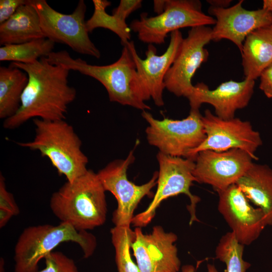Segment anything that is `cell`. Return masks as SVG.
I'll return each mask as SVG.
<instances>
[{
  "instance_id": "cell-13",
  "label": "cell",
  "mask_w": 272,
  "mask_h": 272,
  "mask_svg": "<svg viewBox=\"0 0 272 272\" xmlns=\"http://www.w3.org/2000/svg\"><path fill=\"white\" fill-rule=\"evenodd\" d=\"M253 160L249 154L238 149L201 151L195 156L193 175L196 182L209 184L216 191L222 190L235 184Z\"/></svg>"
},
{
  "instance_id": "cell-36",
  "label": "cell",
  "mask_w": 272,
  "mask_h": 272,
  "mask_svg": "<svg viewBox=\"0 0 272 272\" xmlns=\"http://www.w3.org/2000/svg\"><path fill=\"white\" fill-rule=\"evenodd\" d=\"M262 9L272 12V0L263 1Z\"/></svg>"
},
{
  "instance_id": "cell-5",
  "label": "cell",
  "mask_w": 272,
  "mask_h": 272,
  "mask_svg": "<svg viewBox=\"0 0 272 272\" xmlns=\"http://www.w3.org/2000/svg\"><path fill=\"white\" fill-rule=\"evenodd\" d=\"M67 242L78 244L85 258L91 256L96 246L94 236L87 231L77 230L67 223L27 227L14 248V272H37L40 261L59 244Z\"/></svg>"
},
{
  "instance_id": "cell-17",
  "label": "cell",
  "mask_w": 272,
  "mask_h": 272,
  "mask_svg": "<svg viewBox=\"0 0 272 272\" xmlns=\"http://www.w3.org/2000/svg\"><path fill=\"white\" fill-rule=\"evenodd\" d=\"M243 1L226 8L211 7L210 15L216 21L212 29V40L227 39L234 43L240 52L246 37L254 30L272 25V12L262 9L243 8Z\"/></svg>"
},
{
  "instance_id": "cell-27",
  "label": "cell",
  "mask_w": 272,
  "mask_h": 272,
  "mask_svg": "<svg viewBox=\"0 0 272 272\" xmlns=\"http://www.w3.org/2000/svg\"><path fill=\"white\" fill-rule=\"evenodd\" d=\"M44 259L45 267L37 272H79L74 260L61 252L52 251Z\"/></svg>"
},
{
  "instance_id": "cell-35",
  "label": "cell",
  "mask_w": 272,
  "mask_h": 272,
  "mask_svg": "<svg viewBox=\"0 0 272 272\" xmlns=\"http://www.w3.org/2000/svg\"><path fill=\"white\" fill-rule=\"evenodd\" d=\"M166 1L155 0L154 1V10L158 15L162 13L165 8Z\"/></svg>"
},
{
  "instance_id": "cell-16",
  "label": "cell",
  "mask_w": 272,
  "mask_h": 272,
  "mask_svg": "<svg viewBox=\"0 0 272 272\" xmlns=\"http://www.w3.org/2000/svg\"><path fill=\"white\" fill-rule=\"evenodd\" d=\"M183 39L179 30L172 32L170 33L169 45L163 54L158 55L156 48L150 44L144 59L138 55L133 41H129L124 45L129 50L142 84L157 106L164 105L163 97L165 88L164 78L174 62Z\"/></svg>"
},
{
  "instance_id": "cell-9",
  "label": "cell",
  "mask_w": 272,
  "mask_h": 272,
  "mask_svg": "<svg viewBox=\"0 0 272 272\" xmlns=\"http://www.w3.org/2000/svg\"><path fill=\"white\" fill-rule=\"evenodd\" d=\"M40 19L45 38L55 43L64 44L74 51L99 58L101 53L91 40L85 20L87 7L79 1L73 13L65 14L52 8L45 0H30Z\"/></svg>"
},
{
  "instance_id": "cell-11",
  "label": "cell",
  "mask_w": 272,
  "mask_h": 272,
  "mask_svg": "<svg viewBox=\"0 0 272 272\" xmlns=\"http://www.w3.org/2000/svg\"><path fill=\"white\" fill-rule=\"evenodd\" d=\"M206 135L203 142L191 151L188 159L194 161L196 154L204 150L223 152L234 149L243 150L253 160L258 158L255 152L262 144L259 132L250 122L238 118L222 119L206 109L201 117Z\"/></svg>"
},
{
  "instance_id": "cell-34",
  "label": "cell",
  "mask_w": 272,
  "mask_h": 272,
  "mask_svg": "<svg viewBox=\"0 0 272 272\" xmlns=\"http://www.w3.org/2000/svg\"><path fill=\"white\" fill-rule=\"evenodd\" d=\"M211 7L226 8L229 7L232 1L230 0H210L207 1Z\"/></svg>"
},
{
  "instance_id": "cell-26",
  "label": "cell",
  "mask_w": 272,
  "mask_h": 272,
  "mask_svg": "<svg viewBox=\"0 0 272 272\" xmlns=\"http://www.w3.org/2000/svg\"><path fill=\"white\" fill-rule=\"evenodd\" d=\"M244 248L232 232H227L216 247V257L226 264L227 272H246L250 264L243 258Z\"/></svg>"
},
{
  "instance_id": "cell-29",
  "label": "cell",
  "mask_w": 272,
  "mask_h": 272,
  "mask_svg": "<svg viewBox=\"0 0 272 272\" xmlns=\"http://www.w3.org/2000/svg\"><path fill=\"white\" fill-rule=\"evenodd\" d=\"M142 2L141 0H121L118 7L113 10L112 14L126 22L129 15L142 7Z\"/></svg>"
},
{
  "instance_id": "cell-3",
  "label": "cell",
  "mask_w": 272,
  "mask_h": 272,
  "mask_svg": "<svg viewBox=\"0 0 272 272\" xmlns=\"http://www.w3.org/2000/svg\"><path fill=\"white\" fill-rule=\"evenodd\" d=\"M105 191L97 173L88 170L53 192L50 207L61 222L69 223L79 231L92 230L106 221Z\"/></svg>"
},
{
  "instance_id": "cell-15",
  "label": "cell",
  "mask_w": 272,
  "mask_h": 272,
  "mask_svg": "<svg viewBox=\"0 0 272 272\" xmlns=\"http://www.w3.org/2000/svg\"><path fill=\"white\" fill-rule=\"evenodd\" d=\"M131 244L140 272H178L181 265L175 243L177 235L167 232L160 226H154L151 233L145 234L136 227Z\"/></svg>"
},
{
  "instance_id": "cell-31",
  "label": "cell",
  "mask_w": 272,
  "mask_h": 272,
  "mask_svg": "<svg viewBox=\"0 0 272 272\" xmlns=\"http://www.w3.org/2000/svg\"><path fill=\"white\" fill-rule=\"evenodd\" d=\"M259 89L268 98H272V63L260 75Z\"/></svg>"
},
{
  "instance_id": "cell-19",
  "label": "cell",
  "mask_w": 272,
  "mask_h": 272,
  "mask_svg": "<svg viewBox=\"0 0 272 272\" xmlns=\"http://www.w3.org/2000/svg\"><path fill=\"white\" fill-rule=\"evenodd\" d=\"M235 184L249 201L263 212L267 226H271L272 168L266 164L252 162Z\"/></svg>"
},
{
  "instance_id": "cell-28",
  "label": "cell",
  "mask_w": 272,
  "mask_h": 272,
  "mask_svg": "<svg viewBox=\"0 0 272 272\" xmlns=\"http://www.w3.org/2000/svg\"><path fill=\"white\" fill-rule=\"evenodd\" d=\"M0 208L11 212L14 216L20 213V209L13 194L6 188L5 179L0 174Z\"/></svg>"
},
{
  "instance_id": "cell-33",
  "label": "cell",
  "mask_w": 272,
  "mask_h": 272,
  "mask_svg": "<svg viewBox=\"0 0 272 272\" xmlns=\"http://www.w3.org/2000/svg\"><path fill=\"white\" fill-rule=\"evenodd\" d=\"M207 268L208 272H219L214 264H208ZM181 272H195V268L192 265H184L181 268Z\"/></svg>"
},
{
  "instance_id": "cell-6",
  "label": "cell",
  "mask_w": 272,
  "mask_h": 272,
  "mask_svg": "<svg viewBox=\"0 0 272 272\" xmlns=\"http://www.w3.org/2000/svg\"><path fill=\"white\" fill-rule=\"evenodd\" d=\"M159 170L157 190L148 208L133 217L131 224L137 227H145L152 220L157 208L164 200L180 194H185L190 199L187 209L190 214V225L198 222L195 215L200 198L193 195L190 188L195 179L193 175L194 161L182 157H173L158 152L157 155Z\"/></svg>"
},
{
  "instance_id": "cell-14",
  "label": "cell",
  "mask_w": 272,
  "mask_h": 272,
  "mask_svg": "<svg viewBox=\"0 0 272 272\" xmlns=\"http://www.w3.org/2000/svg\"><path fill=\"white\" fill-rule=\"evenodd\" d=\"M217 192L218 211L231 229V232L239 243L249 245L267 226L263 212L253 207L236 184Z\"/></svg>"
},
{
  "instance_id": "cell-32",
  "label": "cell",
  "mask_w": 272,
  "mask_h": 272,
  "mask_svg": "<svg viewBox=\"0 0 272 272\" xmlns=\"http://www.w3.org/2000/svg\"><path fill=\"white\" fill-rule=\"evenodd\" d=\"M14 216L9 210L0 208V227H4L6 225L11 218Z\"/></svg>"
},
{
  "instance_id": "cell-12",
  "label": "cell",
  "mask_w": 272,
  "mask_h": 272,
  "mask_svg": "<svg viewBox=\"0 0 272 272\" xmlns=\"http://www.w3.org/2000/svg\"><path fill=\"white\" fill-rule=\"evenodd\" d=\"M212 29L207 26L191 28L183 38L173 64L164 78L165 88L177 97L187 98L194 86L191 80L205 62L209 52L205 45L212 40Z\"/></svg>"
},
{
  "instance_id": "cell-1",
  "label": "cell",
  "mask_w": 272,
  "mask_h": 272,
  "mask_svg": "<svg viewBox=\"0 0 272 272\" xmlns=\"http://www.w3.org/2000/svg\"><path fill=\"white\" fill-rule=\"evenodd\" d=\"M11 64L26 73L29 79L19 110L4 120V127L14 129L35 118L65 120L68 106L75 100L77 93L69 84L70 70L51 63L46 57L31 63L12 62Z\"/></svg>"
},
{
  "instance_id": "cell-22",
  "label": "cell",
  "mask_w": 272,
  "mask_h": 272,
  "mask_svg": "<svg viewBox=\"0 0 272 272\" xmlns=\"http://www.w3.org/2000/svg\"><path fill=\"white\" fill-rule=\"evenodd\" d=\"M26 73L10 64L0 67V118L4 120L19 110L21 98L28 82Z\"/></svg>"
},
{
  "instance_id": "cell-8",
  "label": "cell",
  "mask_w": 272,
  "mask_h": 272,
  "mask_svg": "<svg viewBox=\"0 0 272 272\" xmlns=\"http://www.w3.org/2000/svg\"><path fill=\"white\" fill-rule=\"evenodd\" d=\"M142 116L149 124L146 129L149 144L164 154L188 158L206 138L199 110L190 109L189 115L181 120H159L146 110L142 111Z\"/></svg>"
},
{
  "instance_id": "cell-24",
  "label": "cell",
  "mask_w": 272,
  "mask_h": 272,
  "mask_svg": "<svg viewBox=\"0 0 272 272\" xmlns=\"http://www.w3.org/2000/svg\"><path fill=\"white\" fill-rule=\"evenodd\" d=\"M94 10L91 17L86 23L88 32H92L97 28L108 29L115 33L121 40L122 46L130 41V29L126 22L121 21L114 14L110 15L106 12V9L111 5L106 0H93Z\"/></svg>"
},
{
  "instance_id": "cell-18",
  "label": "cell",
  "mask_w": 272,
  "mask_h": 272,
  "mask_svg": "<svg viewBox=\"0 0 272 272\" xmlns=\"http://www.w3.org/2000/svg\"><path fill=\"white\" fill-rule=\"evenodd\" d=\"M255 81L245 79L241 82L229 81L210 90L202 83L194 86L187 98L190 109L199 110L203 103L212 105L215 115L223 119L235 117L236 111L246 107L254 92Z\"/></svg>"
},
{
  "instance_id": "cell-25",
  "label": "cell",
  "mask_w": 272,
  "mask_h": 272,
  "mask_svg": "<svg viewBox=\"0 0 272 272\" xmlns=\"http://www.w3.org/2000/svg\"><path fill=\"white\" fill-rule=\"evenodd\" d=\"M110 232L118 272H140L130 254L131 245L135 236L134 231L130 226H115Z\"/></svg>"
},
{
  "instance_id": "cell-20",
  "label": "cell",
  "mask_w": 272,
  "mask_h": 272,
  "mask_svg": "<svg viewBox=\"0 0 272 272\" xmlns=\"http://www.w3.org/2000/svg\"><path fill=\"white\" fill-rule=\"evenodd\" d=\"M241 53L245 79L255 81L272 63V25L250 33L244 41Z\"/></svg>"
},
{
  "instance_id": "cell-2",
  "label": "cell",
  "mask_w": 272,
  "mask_h": 272,
  "mask_svg": "<svg viewBox=\"0 0 272 272\" xmlns=\"http://www.w3.org/2000/svg\"><path fill=\"white\" fill-rule=\"evenodd\" d=\"M47 58L53 64L60 65L97 80L106 89L111 102L142 111L151 109L145 103L151 98L142 84L126 45L123 46L118 59L106 65H92L80 58H74L64 50L53 51Z\"/></svg>"
},
{
  "instance_id": "cell-7",
  "label": "cell",
  "mask_w": 272,
  "mask_h": 272,
  "mask_svg": "<svg viewBox=\"0 0 272 272\" xmlns=\"http://www.w3.org/2000/svg\"><path fill=\"white\" fill-rule=\"evenodd\" d=\"M215 18L204 13L201 3L197 0H166L161 14L148 17L143 13L140 19L131 22L129 28L144 43H164L169 33L179 29L215 25Z\"/></svg>"
},
{
  "instance_id": "cell-10",
  "label": "cell",
  "mask_w": 272,
  "mask_h": 272,
  "mask_svg": "<svg viewBox=\"0 0 272 272\" xmlns=\"http://www.w3.org/2000/svg\"><path fill=\"white\" fill-rule=\"evenodd\" d=\"M134 159L132 150L125 159L114 160L97 173L105 191L111 192L116 199L117 207L112 219L115 226H130L138 204L145 196L152 195L151 190L157 183V171L148 182L142 185H137L128 179L127 171Z\"/></svg>"
},
{
  "instance_id": "cell-21",
  "label": "cell",
  "mask_w": 272,
  "mask_h": 272,
  "mask_svg": "<svg viewBox=\"0 0 272 272\" xmlns=\"http://www.w3.org/2000/svg\"><path fill=\"white\" fill-rule=\"evenodd\" d=\"M45 38L35 8L28 0L7 20L0 24V44H18Z\"/></svg>"
},
{
  "instance_id": "cell-23",
  "label": "cell",
  "mask_w": 272,
  "mask_h": 272,
  "mask_svg": "<svg viewBox=\"0 0 272 272\" xmlns=\"http://www.w3.org/2000/svg\"><path fill=\"white\" fill-rule=\"evenodd\" d=\"M54 43L42 38L18 44L3 45L0 48V60L31 63L53 52Z\"/></svg>"
},
{
  "instance_id": "cell-30",
  "label": "cell",
  "mask_w": 272,
  "mask_h": 272,
  "mask_svg": "<svg viewBox=\"0 0 272 272\" xmlns=\"http://www.w3.org/2000/svg\"><path fill=\"white\" fill-rule=\"evenodd\" d=\"M28 0H1L0 24L9 19L22 5Z\"/></svg>"
},
{
  "instance_id": "cell-4",
  "label": "cell",
  "mask_w": 272,
  "mask_h": 272,
  "mask_svg": "<svg viewBox=\"0 0 272 272\" xmlns=\"http://www.w3.org/2000/svg\"><path fill=\"white\" fill-rule=\"evenodd\" d=\"M34 139L18 144L37 151L47 157L59 175L72 182L88 169V159L81 149L82 142L73 127L65 120L33 119Z\"/></svg>"
}]
</instances>
